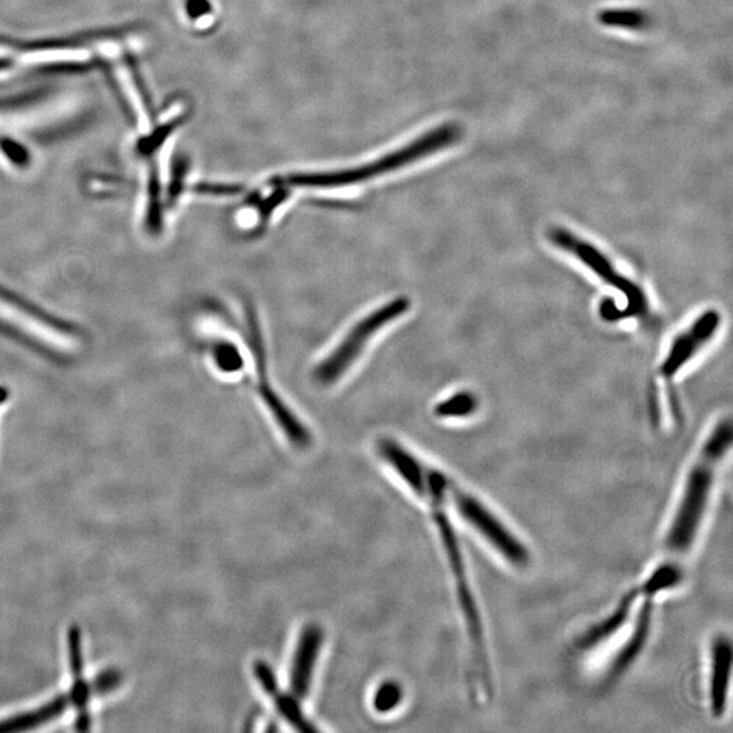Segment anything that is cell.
<instances>
[{"instance_id":"18","label":"cell","mask_w":733,"mask_h":733,"mask_svg":"<svg viewBox=\"0 0 733 733\" xmlns=\"http://www.w3.org/2000/svg\"><path fill=\"white\" fill-rule=\"evenodd\" d=\"M599 21L614 28L641 30L648 24L647 15L640 10H606L599 14Z\"/></svg>"},{"instance_id":"21","label":"cell","mask_w":733,"mask_h":733,"mask_svg":"<svg viewBox=\"0 0 733 733\" xmlns=\"http://www.w3.org/2000/svg\"><path fill=\"white\" fill-rule=\"evenodd\" d=\"M189 162L186 157H177L174 159L172 166V174H170V184L167 186V204L174 205L180 199L184 192L186 174H188Z\"/></svg>"},{"instance_id":"19","label":"cell","mask_w":733,"mask_h":733,"mask_svg":"<svg viewBox=\"0 0 733 733\" xmlns=\"http://www.w3.org/2000/svg\"><path fill=\"white\" fill-rule=\"evenodd\" d=\"M214 362L220 372L231 375L237 374L243 368V356L237 345L229 343V341H219L212 349Z\"/></svg>"},{"instance_id":"13","label":"cell","mask_w":733,"mask_h":733,"mask_svg":"<svg viewBox=\"0 0 733 733\" xmlns=\"http://www.w3.org/2000/svg\"><path fill=\"white\" fill-rule=\"evenodd\" d=\"M253 674L256 676L258 685L271 698L277 713L288 724L300 732L318 731V728L311 724V721L303 714V710L300 708V702L295 700L291 694L283 693V690L280 689L275 672H273L272 667L268 663H265L264 660H257L253 664Z\"/></svg>"},{"instance_id":"11","label":"cell","mask_w":733,"mask_h":733,"mask_svg":"<svg viewBox=\"0 0 733 733\" xmlns=\"http://www.w3.org/2000/svg\"><path fill=\"white\" fill-rule=\"evenodd\" d=\"M322 643H324V630L317 624L307 625L300 633L290 674V694L299 702L305 700L309 694Z\"/></svg>"},{"instance_id":"7","label":"cell","mask_w":733,"mask_h":733,"mask_svg":"<svg viewBox=\"0 0 733 733\" xmlns=\"http://www.w3.org/2000/svg\"><path fill=\"white\" fill-rule=\"evenodd\" d=\"M70 649L72 670H74V686L67 695H60L59 698L44 705L43 708L34 710L22 716L13 717L7 720V723L0 724V731H15V729L29 728L30 725L39 724L41 721L52 719L62 713L67 705L77 706L79 716L77 723L79 728L86 729L89 724V716H87V704L94 694L105 693L106 690L113 689L119 682V676L116 672H108L102 675L96 682L87 683L83 678V659L81 649V637L77 629L70 630Z\"/></svg>"},{"instance_id":"12","label":"cell","mask_w":733,"mask_h":733,"mask_svg":"<svg viewBox=\"0 0 733 733\" xmlns=\"http://www.w3.org/2000/svg\"><path fill=\"white\" fill-rule=\"evenodd\" d=\"M135 26H121V28L89 30L66 37H49V39L21 40L20 37H11L7 34H0V47L14 49L20 52H41V51H62L86 47V45L97 43V41L116 39L125 34L134 32Z\"/></svg>"},{"instance_id":"26","label":"cell","mask_w":733,"mask_h":733,"mask_svg":"<svg viewBox=\"0 0 733 733\" xmlns=\"http://www.w3.org/2000/svg\"><path fill=\"white\" fill-rule=\"evenodd\" d=\"M195 192L199 195L207 196H234L241 192V188L237 185L226 184H210V182H200L195 186Z\"/></svg>"},{"instance_id":"4","label":"cell","mask_w":733,"mask_h":733,"mask_svg":"<svg viewBox=\"0 0 733 733\" xmlns=\"http://www.w3.org/2000/svg\"><path fill=\"white\" fill-rule=\"evenodd\" d=\"M546 238L552 243L553 248L575 258L602 283L622 295L625 299L624 306L619 307L615 322L629 318L644 319L651 314V302L644 288L622 272L609 254L603 252L595 243L564 226L550 227Z\"/></svg>"},{"instance_id":"3","label":"cell","mask_w":733,"mask_h":733,"mask_svg":"<svg viewBox=\"0 0 733 733\" xmlns=\"http://www.w3.org/2000/svg\"><path fill=\"white\" fill-rule=\"evenodd\" d=\"M461 138V128L457 124H446L443 127L427 132L401 150L394 151L378 161L355 167L351 170L332 173H300L291 174L283 184L298 188H340V186L356 185L372 180L383 174L394 172L401 167L412 165L428 155L436 154L444 148L453 146Z\"/></svg>"},{"instance_id":"28","label":"cell","mask_w":733,"mask_h":733,"mask_svg":"<svg viewBox=\"0 0 733 733\" xmlns=\"http://www.w3.org/2000/svg\"><path fill=\"white\" fill-rule=\"evenodd\" d=\"M210 11V3L207 0H186V13L189 18H200Z\"/></svg>"},{"instance_id":"24","label":"cell","mask_w":733,"mask_h":733,"mask_svg":"<svg viewBox=\"0 0 733 733\" xmlns=\"http://www.w3.org/2000/svg\"><path fill=\"white\" fill-rule=\"evenodd\" d=\"M127 64L129 72H131L132 82H134L136 90L139 91L140 100H142L144 108H146L147 112L150 113V116L154 119L155 113L153 100H151L150 91H148L146 82H144L138 63H136V60L132 58V56L128 55Z\"/></svg>"},{"instance_id":"20","label":"cell","mask_w":733,"mask_h":733,"mask_svg":"<svg viewBox=\"0 0 733 733\" xmlns=\"http://www.w3.org/2000/svg\"><path fill=\"white\" fill-rule=\"evenodd\" d=\"M404 691L400 683L394 681L383 682L372 698V705L378 713H390L401 704Z\"/></svg>"},{"instance_id":"6","label":"cell","mask_w":733,"mask_h":733,"mask_svg":"<svg viewBox=\"0 0 733 733\" xmlns=\"http://www.w3.org/2000/svg\"><path fill=\"white\" fill-rule=\"evenodd\" d=\"M447 500L459 518L469 524L470 529L476 531L486 545L508 565L526 568L530 564V550L519 535L488 504L451 478L447 486Z\"/></svg>"},{"instance_id":"22","label":"cell","mask_w":733,"mask_h":733,"mask_svg":"<svg viewBox=\"0 0 733 733\" xmlns=\"http://www.w3.org/2000/svg\"><path fill=\"white\" fill-rule=\"evenodd\" d=\"M180 123L181 120H174L172 123H167L162 125V127L155 129L153 134L139 140L138 144H136V150H138V153L143 155V157H150V155H153L155 151L161 147V144L165 142L167 136L172 134L174 129H176L177 125Z\"/></svg>"},{"instance_id":"23","label":"cell","mask_w":733,"mask_h":733,"mask_svg":"<svg viewBox=\"0 0 733 733\" xmlns=\"http://www.w3.org/2000/svg\"><path fill=\"white\" fill-rule=\"evenodd\" d=\"M0 151L5 155L7 161L15 167L25 169L30 165V153L26 150L24 144L17 142L11 138L0 139Z\"/></svg>"},{"instance_id":"9","label":"cell","mask_w":733,"mask_h":733,"mask_svg":"<svg viewBox=\"0 0 733 733\" xmlns=\"http://www.w3.org/2000/svg\"><path fill=\"white\" fill-rule=\"evenodd\" d=\"M723 324V317L716 309L702 311L686 328L676 334L668 345L659 366L660 377L666 381L678 377L695 357L712 344Z\"/></svg>"},{"instance_id":"16","label":"cell","mask_w":733,"mask_h":733,"mask_svg":"<svg viewBox=\"0 0 733 733\" xmlns=\"http://www.w3.org/2000/svg\"><path fill=\"white\" fill-rule=\"evenodd\" d=\"M478 410V398L472 391L462 390L439 402L435 415L442 419H465Z\"/></svg>"},{"instance_id":"2","label":"cell","mask_w":733,"mask_h":733,"mask_svg":"<svg viewBox=\"0 0 733 733\" xmlns=\"http://www.w3.org/2000/svg\"><path fill=\"white\" fill-rule=\"evenodd\" d=\"M731 450V440L723 432L712 431L706 436L683 480L681 493L672 512L664 535L662 558L671 564L685 567L706 512L712 500L717 474Z\"/></svg>"},{"instance_id":"27","label":"cell","mask_w":733,"mask_h":733,"mask_svg":"<svg viewBox=\"0 0 733 733\" xmlns=\"http://www.w3.org/2000/svg\"><path fill=\"white\" fill-rule=\"evenodd\" d=\"M287 195L288 193L286 189H279V191H276L273 195L269 196L267 200L262 201L260 204L261 218L268 219L273 210H275L276 207H279V205L286 200Z\"/></svg>"},{"instance_id":"1","label":"cell","mask_w":733,"mask_h":733,"mask_svg":"<svg viewBox=\"0 0 733 733\" xmlns=\"http://www.w3.org/2000/svg\"><path fill=\"white\" fill-rule=\"evenodd\" d=\"M378 451L394 472L420 499L431 507L432 518L439 531L448 567L453 575L455 594L461 610L467 644H469L470 670H472L473 689L484 697L492 693V670L489 660L488 641L482 622L480 607L467 572L461 542L454 529L453 520L447 512V486L450 477L434 467L427 466L410 454L396 440L383 438L378 443Z\"/></svg>"},{"instance_id":"15","label":"cell","mask_w":733,"mask_h":733,"mask_svg":"<svg viewBox=\"0 0 733 733\" xmlns=\"http://www.w3.org/2000/svg\"><path fill=\"white\" fill-rule=\"evenodd\" d=\"M146 207H144L143 227L148 234L157 235L163 230V196L161 177L155 163L148 170Z\"/></svg>"},{"instance_id":"5","label":"cell","mask_w":733,"mask_h":733,"mask_svg":"<svg viewBox=\"0 0 733 733\" xmlns=\"http://www.w3.org/2000/svg\"><path fill=\"white\" fill-rule=\"evenodd\" d=\"M0 324L56 355H71L83 338L74 326L0 287Z\"/></svg>"},{"instance_id":"10","label":"cell","mask_w":733,"mask_h":733,"mask_svg":"<svg viewBox=\"0 0 733 733\" xmlns=\"http://www.w3.org/2000/svg\"><path fill=\"white\" fill-rule=\"evenodd\" d=\"M732 643L727 634H716L708 648V706L714 719L727 712L732 676Z\"/></svg>"},{"instance_id":"8","label":"cell","mask_w":733,"mask_h":733,"mask_svg":"<svg viewBox=\"0 0 733 733\" xmlns=\"http://www.w3.org/2000/svg\"><path fill=\"white\" fill-rule=\"evenodd\" d=\"M409 309L410 300L405 296H401V298L391 300L386 305L372 311L362 321L357 322L351 332L334 348V351L326 357L324 362L319 364L317 370H315V379L322 385H330V383L337 382L338 379L344 377L345 372L362 355L368 341L379 330L408 313Z\"/></svg>"},{"instance_id":"17","label":"cell","mask_w":733,"mask_h":733,"mask_svg":"<svg viewBox=\"0 0 733 733\" xmlns=\"http://www.w3.org/2000/svg\"><path fill=\"white\" fill-rule=\"evenodd\" d=\"M246 319H248L250 351H252L254 363H256L258 377H260V382H267V351H265L264 340H262V333L260 324H258L257 314L252 306L246 307Z\"/></svg>"},{"instance_id":"25","label":"cell","mask_w":733,"mask_h":733,"mask_svg":"<svg viewBox=\"0 0 733 733\" xmlns=\"http://www.w3.org/2000/svg\"><path fill=\"white\" fill-rule=\"evenodd\" d=\"M48 96V90L39 89L28 91V93L17 94L6 98H0V110L20 109L24 106L36 104Z\"/></svg>"},{"instance_id":"14","label":"cell","mask_w":733,"mask_h":733,"mask_svg":"<svg viewBox=\"0 0 733 733\" xmlns=\"http://www.w3.org/2000/svg\"><path fill=\"white\" fill-rule=\"evenodd\" d=\"M260 394L269 412L279 425L281 432L286 435L288 442L296 448H307L311 444V434L307 431L302 421L288 409V406L281 401L275 390L267 382H260Z\"/></svg>"}]
</instances>
